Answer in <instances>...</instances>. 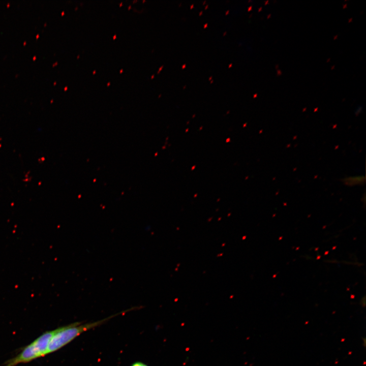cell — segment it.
I'll use <instances>...</instances> for the list:
<instances>
[{"label": "cell", "mask_w": 366, "mask_h": 366, "mask_svg": "<svg viewBox=\"0 0 366 366\" xmlns=\"http://www.w3.org/2000/svg\"><path fill=\"white\" fill-rule=\"evenodd\" d=\"M55 332L56 329L43 333L25 346L18 354L6 361L2 366H16L45 356L49 342Z\"/></svg>", "instance_id": "2"}, {"label": "cell", "mask_w": 366, "mask_h": 366, "mask_svg": "<svg viewBox=\"0 0 366 366\" xmlns=\"http://www.w3.org/2000/svg\"><path fill=\"white\" fill-rule=\"evenodd\" d=\"M131 366H148L145 363L140 362V361H137L134 363H133Z\"/></svg>", "instance_id": "3"}, {"label": "cell", "mask_w": 366, "mask_h": 366, "mask_svg": "<svg viewBox=\"0 0 366 366\" xmlns=\"http://www.w3.org/2000/svg\"><path fill=\"white\" fill-rule=\"evenodd\" d=\"M118 314L94 322L82 324V322H76L58 327L52 337L47 349V354L63 348L82 333L99 326Z\"/></svg>", "instance_id": "1"}]
</instances>
